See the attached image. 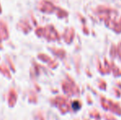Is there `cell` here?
I'll use <instances>...</instances> for the list:
<instances>
[{
	"label": "cell",
	"instance_id": "obj_1",
	"mask_svg": "<svg viewBox=\"0 0 121 120\" xmlns=\"http://www.w3.org/2000/svg\"><path fill=\"white\" fill-rule=\"evenodd\" d=\"M79 107H80V104H79V103L78 102H74L73 104V109H79Z\"/></svg>",
	"mask_w": 121,
	"mask_h": 120
}]
</instances>
